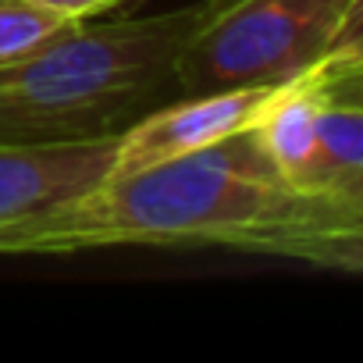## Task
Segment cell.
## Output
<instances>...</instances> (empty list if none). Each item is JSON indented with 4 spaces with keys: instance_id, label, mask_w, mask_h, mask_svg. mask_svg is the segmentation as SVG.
<instances>
[{
    "instance_id": "6da1fadb",
    "label": "cell",
    "mask_w": 363,
    "mask_h": 363,
    "mask_svg": "<svg viewBox=\"0 0 363 363\" xmlns=\"http://www.w3.org/2000/svg\"><path fill=\"white\" fill-rule=\"evenodd\" d=\"M107 246H225L320 271H363V200L289 182L257 128L0 225V257Z\"/></svg>"
},
{
    "instance_id": "7a4b0ae2",
    "label": "cell",
    "mask_w": 363,
    "mask_h": 363,
    "mask_svg": "<svg viewBox=\"0 0 363 363\" xmlns=\"http://www.w3.org/2000/svg\"><path fill=\"white\" fill-rule=\"evenodd\" d=\"M196 4L150 18L86 22L0 65V146L118 139L139 114L178 96L174 54Z\"/></svg>"
},
{
    "instance_id": "3957f363",
    "label": "cell",
    "mask_w": 363,
    "mask_h": 363,
    "mask_svg": "<svg viewBox=\"0 0 363 363\" xmlns=\"http://www.w3.org/2000/svg\"><path fill=\"white\" fill-rule=\"evenodd\" d=\"M359 29L363 0H200L174 54L178 96L281 86Z\"/></svg>"
},
{
    "instance_id": "277c9868",
    "label": "cell",
    "mask_w": 363,
    "mask_h": 363,
    "mask_svg": "<svg viewBox=\"0 0 363 363\" xmlns=\"http://www.w3.org/2000/svg\"><path fill=\"white\" fill-rule=\"evenodd\" d=\"M278 86H235L214 93L171 96L139 114L118 139L107 174H132L174 157L196 153L239 128L257 125Z\"/></svg>"
},
{
    "instance_id": "5b68a950",
    "label": "cell",
    "mask_w": 363,
    "mask_h": 363,
    "mask_svg": "<svg viewBox=\"0 0 363 363\" xmlns=\"http://www.w3.org/2000/svg\"><path fill=\"white\" fill-rule=\"evenodd\" d=\"M313 75V189L363 200V40L310 65Z\"/></svg>"
},
{
    "instance_id": "8992f818",
    "label": "cell",
    "mask_w": 363,
    "mask_h": 363,
    "mask_svg": "<svg viewBox=\"0 0 363 363\" xmlns=\"http://www.w3.org/2000/svg\"><path fill=\"white\" fill-rule=\"evenodd\" d=\"M114 139L61 146H0V225L26 221L72 196H82L107 174Z\"/></svg>"
},
{
    "instance_id": "52a82bcc",
    "label": "cell",
    "mask_w": 363,
    "mask_h": 363,
    "mask_svg": "<svg viewBox=\"0 0 363 363\" xmlns=\"http://www.w3.org/2000/svg\"><path fill=\"white\" fill-rule=\"evenodd\" d=\"M313 75L303 68L289 82L274 89L267 100L264 114L257 118V135L267 150V157L278 164V171L296 182V186L313 189V153H317V135H313Z\"/></svg>"
},
{
    "instance_id": "ba28073f",
    "label": "cell",
    "mask_w": 363,
    "mask_h": 363,
    "mask_svg": "<svg viewBox=\"0 0 363 363\" xmlns=\"http://www.w3.org/2000/svg\"><path fill=\"white\" fill-rule=\"evenodd\" d=\"M79 26H86V22L61 18L54 11L29 4V0H0V65L26 57V54L40 50L43 43L68 36Z\"/></svg>"
},
{
    "instance_id": "9c48e42d",
    "label": "cell",
    "mask_w": 363,
    "mask_h": 363,
    "mask_svg": "<svg viewBox=\"0 0 363 363\" xmlns=\"http://www.w3.org/2000/svg\"><path fill=\"white\" fill-rule=\"evenodd\" d=\"M29 4L54 11L61 18H72V22H93V18L114 11L118 4H125V0H29Z\"/></svg>"
}]
</instances>
